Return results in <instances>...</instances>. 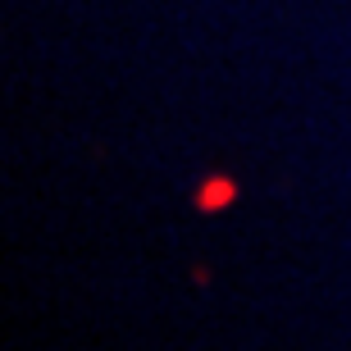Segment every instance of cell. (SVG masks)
I'll return each instance as SVG.
<instances>
[{"instance_id":"6da1fadb","label":"cell","mask_w":351,"mask_h":351,"mask_svg":"<svg viewBox=\"0 0 351 351\" xmlns=\"http://www.w3.org/2000/svg\"><path fill=\"white\" fill-rule=\"evenodd\" d=\"M228 201H237V182L228 178V173H210L201 187H196V206L206 210V215H215V210H223Z\"/></svg>"}]
</instances>
